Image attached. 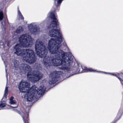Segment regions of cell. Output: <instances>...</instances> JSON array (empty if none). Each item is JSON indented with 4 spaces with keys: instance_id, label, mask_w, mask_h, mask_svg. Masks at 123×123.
Segmentation results:
<instances>
[{
    "instance_id": "1",
    "label": "cell",
    "mask_w": 123,
    "mask_h": 123,
    "mask_svg": "<svg viewBox=\"0 0 123 123\" xmlns=\"http://www.w3.org/2000/svg\"><path fill=\"white\" fill-rule=\"evenodd\" d=\"M62 41V37L51 39L49 43V49L51 54H54L59 50Z\"/></svg>"
},
{
    "instance_id": "2",
    "label": "cell",
    "mask_w": 123,
    "mask_h": 123,
    "mask_svg": "<svg viewBox=\"0 0 123 123\" xmlns=\"http://www.w3.org/2000/svg\"><path fill=\"white\" fill-rule=\"evenodd\" d=\"M20 56L28 63H34L36 60V57L33 51L30 49H23Z\"/></svg>"
},
{
    "instance_id": "15",
    "label": "cell",
    "mask_w": 123,
    "mask_h": 123,
    "mask_svg": "<svg viewBox=\"0 0 123 123\" xmlns=\"http://www.w3.org/2000/svg\"><path fill=\"white\" fill-rule=\"evenodd\" d=\"M46 88L44 86H41L37 90V93L39 96H42L44 93L46 91Z\"/></svg>"
},
{
    "instance_id": "4",
    "label": "cell",
    "mask_w": 123,
    "mask_h": 123,
    "mask_svg": "<svg viewBox=\"0 0 123 123\" xmlns=\"http://www.w3.org/2000/svg\"><path fill=\"white\" fill-rule=\"evenodd\" d=\"M65 53L62 50H58L51 59L52 63L55 66H60L62 65Z\"/></svg>"
},
{
    "instance_id": "7",
    "label": "cell",
    "mask_w": 123,
    "mask_h": 123,
    "mask_svg": "<svg viewBox=\"0 0 123 123\" xmlns=\"http://www.w3.org/2000/svg\"><path fill=\"white\" fill-rule=\"evenodd\" d=\"M73 62L72 55L69 53H65L62 65L65 68H68Z\"/></svg>"
},
{
    "instance_id": "12",
    "label": "cell",
    "mask_w": 123,
    "mask_h": 123,
    "mask_svg": "<svg viewBox=\"0 0 123 123\" xmlns=\"http://www.w3.org/2000/svg\"><path fill=\"white\" fill-rule=\"evenodd\" d=\"M49 34L51 37L54 38L62 37L60 31L57 29H52L51 30L49 31Z\"/></svg>"
},
{
    "instance_id": "13",
    "label": "cell",
    "mask_w": 123,
    "mask_h": 123,
    "mask_svg": "<svg viewBox=\"0 0 123 123\" xmlns=\"http://www.w3.org/2000/svg\"><path fill=\"white\" fill-rule=\"evenodd\" d=\"M23 47L20 44H18L15 47V52L17 55L20 56L23 50Z\"/></svg>"
},
{
    "instance_id": "14",
    "label": "cell",
    "mask_w": 123,
    "mask_h": 123,
    "mask_svg": "<svg viewBox=\"0 0 123 123\" xmlns=\"http://www.w3.org/2000/svg\"><path fill=\"white\" fill-rule=\"evenodd\" d=\"M44 58H44L43 61L44 64L47 67H50L52 64L51 59V58L49 57H46Z\"/></svg>"
},
{
    "instance_id": "5",
    "label": "cell",
    "mask_w": 123,
    "mask_h": 123,
    "mask_svg": "<svg viewBox=\"0 0 123 123\" xmlns=\"http://www.w3.org/2000/svg\"><path fill=\"white\" fill-rule=\"evenodd\" d=\"M20 44L23 47H31L33 45V40L31 37L27 34L22 35L20 38Z\"/></svg>"
},
{
    "instance_id": "16",
    "label": "cell",
    "mask_w": 123,
    "mask_h": 123,
    "mask_svg": "<svg viewBox=\"0 0 123 123\" xmlns=\"http://www.w3.org/2000/svg\"><path fill=\"white\" fill-rule=\"evenodd\" d=\"M21 69L24 72L26 73L29 72L31 71V68L29 65L26 64H23L21 66Z\"/></svg>"
},
{
    "instance_id": "17",
    "label": "cell",
    "mask_w": 123,
    "mask_h": 123,
    "mask_svg": "<svg viewBox=\"0 0 123 123\" xmlns=\"http://www.w3.org/2000/svg\"><path fill=\"white\" fill-rule=\"evenodd\" d=\"M3 18V14L2 12H0V20H2Z\"/></svg>"
},
{
    "instance_id": "9",
    "label": "cell",
    "mask_w": 123,
    "mask_h": 123,
    "mask_svg": "<svg viewBox=\"0 0 123 123\" xmlns=\"http://www.w3.org/2000/svg\"><path fill=\"white\" fill-rule=\"evenodd\" d=\"M37 89L36 86H34L30 88L26 95V98L28 101H31L33 100L36 93Z\"/></svg>"
},
{
    "instance_id": "8",
    "label": "cell",
    "mask_w": 123,
    "mask_h": 123,
    "mask_svg": "<svg viewBox=\"0 0 123 123\" xmlns=\"http://www.w3.org/2000/svg\"><path fill=\"white\" fill-rule=\"evenodd\" d=\"M63 73L60 71H55L49 75V83L51 85L55 84L60 80Z\"/></svg>"
},
{
    "instance_id": "3",
    "label": "cell",
    "mask_w": 123,
    "mask_h": 123,
    "mask_svg": "<svg viewBox=\"0 0 123 123\" xmlns=\"http://www.w3.org/2000/svg\"><path fill=\"white\" fill-rule=\"evenodd\" d=\"M36 50L37 55L41 58L46 56L47 50L44 44L41 41L38 40L36 42Z\"/></svg>"
},
{
    "instance_id": "10",
    "label": "cell",
    "mask_w": 123,
    "mask_h": 123,
    "mask_svg": "<svg viewBox=\"0 0 123 123\" xmlns=\"http://www.w3.org/2000/svg\"><path fill=\"white\" fill-rule=\"evenodd\" d=\"M19 90L22 92H27L30 88V84L25 81H23L19 86Z\"/></svg>"
},
{
    "instance_id": "6",
    "label": "cell",
    "mask_w": 123,
    "mask_h": 123,
    "mask_svg": "<svg viewBox=\"0 0 123 123\" xmlns=\"http://www.w3.org/2000/svg\"><path fill=\"white\" fill-rule=\"evenodd\" d=\"M43 74L39 71H30L28 73V78L29 80L32 82H37L41 79Z\"/></svg>"
},
{
    "instance_id": "11",
    "label": "cell",
    "mask_w": 123,
    "mask_h": 123,
    "mask_svg": "<svg viewBox=\"0 0 123 123\" xmlns=\"http://www.w3.org/2000/svg\"><path fill=\"white\" fill-rule=\"evenodd\" d=\"M28 27L30 32L33 34L36 35L39 33V28L36 24H31L29 25Z\"/></svg>"
}]
</instances>
